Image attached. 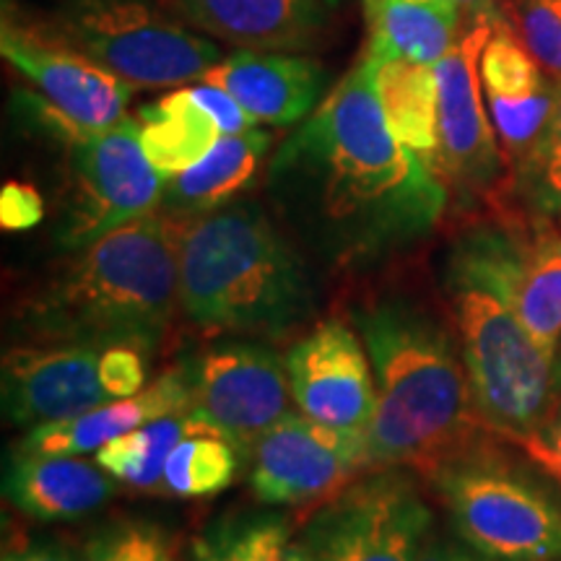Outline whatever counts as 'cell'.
<instances>
[{
  "mask_svg": "<svg viewBox=\"0 0 561 561\" xmlns=\"http://www.w3.org/2000/svg\"><path fill=\"white\" fill-rule=\"evenodd\" d=\"M265 193L294 240L339 271L413 248L450 206L439 174L385 123L367 53L278 146Z\"/></svg>",
  "mask_w": 561,
  "mask_h": 561,
  "instance_id": "1",
  "label": "cell"
},
{
  "mask_svg": "<svg viewBox=\"0 0 561 561\" xmlns=\"http://www.w3.org/2000/svg\"><path fill=\"white\" fill-rule=\"evenodd\" d=\"M351 320L377 385V411L364 432L367 471L405 468L430 479L491 430L476 409L455 331L430 305L385 291L364 299Z\"/></svg>",
  "mask_w": 561,
  "mask_h": 561,
  "instance_id": "2",
  "label": "cell"
},
{
  "mask_svg": "<svg viewBox=\"0 0 561 561\" xmlns=\"http://www.w3.org/2000/svg\"><path fill=\"white\" fill-rule=\"evenodd\" d=\"M525 237L510 224H473L455 237L442 268L476 409L510 442L541 432L561 405L557 356L538 346L517 312Z\"/></svg>",
  "mask_w": 561,
  "mask_h": 561,
  "instance_id": "3",
  "label": "cell"
},
{
  "mask_svg": "<svg viewBox=\"0 0 561 561\" xmlns=\"http://www.w3.org/2000/svg\"><path fill=\"white\" fill-rule=\"evenodd\" d=\"M73 252L21 301V331L32 343H128L151 356L180 305V221L151 210Z\"/></svg>",
  "mask_w": 561,
  "mask_h": 561,
  "instance_id": "4",
  "label": "cell"
},
{
  "mask_svg": "<svg viewBox=\"0 0 561 561\" xmlns=\"http://www.w3.org/2000/svg\"><path fill=\"white\" fill-rule=\"evenodd\" d=\"M180 307L203 333L276 341L312 318L318 294L294 240L240 201L180 221Z\"/></svg>",
  "mask_w": 561,
  "mask_h": 561,
  "instance_id": "5",
  "label": "cell"
},
{
  "mask_svg": "<svg viewBox=\"0 0 561 561\" xmlns=\"http://www.w3.org/2000/svg\"><path fill=\"white\" fill-rule=\"evenodd\" d=\"M13 5L34 30L130 89L187 87L224 60L214 42L187 30L157 0H50L42 11Z\"/></svg>",
  "mask_w": 561,
  "mask_h": 561,
  "instance_id": "6",
  "label": "cell"
},
{
  "mask_svg": "<svg viewBox=\"0 0 561 561\" xmlns=\"http://www.w3.org/2000/svg\"><path fill=\"white\" fill-rule=\"evenodd\" d=\"M455 530L491 561H561V500L494 442L445 460L430 476Z\"/></svg>",
  "mask_w": 561,
  "mask_h": 561,
  "instance_id": "7",
  "label": "cell"
},
{
  "mask_svg": "<svg viewBox=\"0 0 561 561\" xmlns=\"http://www.w3.org/2000/svg\"><path fill=\"white\" fill-rule=\"evenodd\" d=\"M0 53L32 87L19 91L16 110L58 144L107 130L128 117V83L34 30L11 0H3Z\"/></svg>",
  "mask_w": 561,
  "mask_h": 561,
  "instance_id": "8",
  "label": "cell"
},
{
  "mask_svg": "<svg viewBox=\"0 0 561 561\" xmlns=\"http://www.w3.org/2000/svg\"><path fill=\"white\" fill-rule=\"evenodd\" d=\"M68 187L55 240L62 250H81L159 210L164 178L140 146L138 117L66 144Z\"/></svg>",
  "mask_w": 561,
  "mask_h": 561,
  "instance_id": "9",
  "label": "cell"
},
{
  "mask_svg": "<svg viewBox=\"0 0 561 561\" xmlns=\"http://www.w3.org/2000/svg\"><path fill=\"white\" fill-rule=\"evenodd\" d=\"M432 510L405 468L367 471L307 517L301 543L314 561H419Z\"/></svg>",
  "mask_w": 561,
  "mask_h": 561,
  "instance_id": "10",
  "label": "cell"
},
{
  "mask_svg": "<svg viewBox=\"0 0 561 561\" xmlns=\"http://www.w3.org/2000/svg\"><path fill=\"white\" fill-rule=\"evenodd\" d=\"M193 411L252 458L271 426L289 416V375L278 351L261 339L229 335L185 359Z\"/></svg>",
  "mask_w": 561,
  "mask_h": 561,
  "instance_id": "11",
  "label": "cell"
},
{
  "mask_svg": "<svg viewBox=\"0 0 561 561\" xmlns=\"http://www.w3.org/2000/svg\"><path fill=\"white\" fill-rule=\"evenodd\" d=\"M250 489L273 507H318L367 473L364 432L289 413L252 447Z\"/></svg>",
  "mask_w": 561,
  "mask_h": 561,
  "instance_id": "12",
  "label": "cell"
},
{
  "mask_svg": "<svg viewBox=\"0 0 561 561\" xmlns=\"http://www.w3.org/2000/svg\"><path fill=\"white\" fill-rule=\"evenodd\" d=\"M489 24H473L458 45L434 66L439 89V153L437 174L450 198L471 203L491 193L504 172V153L483 102L479 60Z\"/></svg>",
  "mask_w": 561,
  "mask_h": 561,
  "instance_id": "13",
  "label": "cell"
},
{
  "mask_svg": "<svg viewBox=\"0 0 561 561\" xmlns=\"http://www.w3.org/2000/svg\"><path fill=\"white\" fill-rule=\"evenodd\" d=\"M291 401L307 419L367 432L377 411L369 354L343 320H322L286 351Z\"/></svg>",
  "mask_w": 561,
  "mask_h": 561,
  "instance_id": "14",
  "label": "cell"
},
{
  "mask_svg": "<svg viewBox=\"0 0 561 561\" xmlns=\"http://www.w3.org/2000/svg\"><path fill=\"white\" fill-rule=\"evenodd\" d=\"M100 346L26 343L3 356V416L16 430H37L110 403L100 380Z\"/></svg>",
  "mask_w": 561,
  "mask_h": 561,
  "instance_id": "15",
  "label": "cell"
},
{
  "mask_svg": "<svg viewBox=\"0 0 561 561\" xmlns=\"http://www.w3.org/2000/svg\"><path fill=\"white\" fill-rule=\"evenodd\" d=\"M481 91L504 161L517 167L543 136L557 104V83L525 50L510 24L496 26L481 50Z\"/></svg>",
  "mask_w": 561,
  "mask_h": 561,
  "instance_id": "16",
  "label": "cell"
},
{
  "mask_svg": "<svg viewBox=\"0 0 561 561\" xmlns=\"http://www.w3.org/2000/svg\"><path fill=\"white\" fill-rule=\"evenodd\" d=\"M201 81L227 89L255 123L289 128L305 123L325 100L328 70L297 53L240 50Z\"/></svg>",
  "mask_w": 561,
  "mask_h": 561,
  "instance_id": "17",
  "label": "cell"
},
{
  "mask_svg": "<svg viewBox=\"0 0 561 561\" xmlns=\"http://www.w3.org/2000/svg\"><path fill=\"white\" fill-rule=\"evenodd\" d=\"M193 411V388L187 377L185 359L172 364L153 380L149 388L123 401H110L91 409L81 416L55 421V424L37 426L19 439V450L42 455H87L102 450L149 421L174 416V413Z\"/></svg>",
  "mask_w": 561,
  "mask_h": 561,
  "instance_id": "18",
  "label": "cell"
},
{
  "mask_svg": "<svg viewBox=\"0 0 561 561\" xmlns=\"http://www.w3.org/2000/svg\"><path fill=\"white\" fill-rule=\"evenodd\" d=\"M187 24L242 50L301 53L328 24L322 0H172Z\"/></svg>",
  "mask_w": 561,
  "mask_h": 561,
  "instance_id": "19",
  "label": "cell"
},
{
  "mask_svg": "<svg viewBox=\"0 0 561 561\" xmlns=\"http://www.w3.org/2000/svg\"><path fill=\"white\" fill-rule=\"evenodd\" d=\"M117 479L79 455H42L13 447L5 458L3 496L21 515L39 523L79 520L102 510Z\"/></svg>",
  "mask_w": 561,
  "mask_h": 561,
  "instance_id": "20",
  "label": "cell"
},
{
  "mask_svg": "<svg viewBox=\"0 0 561 561\" xmlns=\"http://www.w3.org/2000/svg\"><path fill=\"white\" fill-rule=\"evenodd\" d=\"M271 146L268 130L252 128L240 136H221L198 164L164 180L159 210L187 221L227 206L255 180Z\"/></svg>",
  "mask_w": 561,
  "mask_h": 561,
  "instance_id": "21",
  "label": "cell"
},
{
  "mask_svg": "<svg viewBox=\"0 0 561 561\" xmlns=\"http://www.w3.org/2000/svg\"><path fill=\"white\" fill-rule=\"evenodd\" d=\"M367 16V55L375 60L405 58L437 66L466 32L455 0H369Z\"/></svg>",
  "mask_w": 561,
  "mask_h": 561,
  "instance_id": "22",
  "label": "cell"
},
{
  "mask_svg": "<svg viewBox=\"0 0 561 561\" xmlns=\"http://www.w3.org/2000/svg\"><path fill=\"white\" fill-rule=\"evenodd\" d=\"M375 89L392 136L437 172L439 89L434 66L405 58L375 60Z\"/></svg>",
  "mask_w": 561,
  "mask_h": 561,
  "instance_id": "23",
  "label": "cell"
},
{
  "mask_svg": "<svg viewBox=\"0 0 561 561\" xmlns=\"http://www.w3.org/2000/svg\"><path fill=\"white\" fill-rule=\"evenodd\" d=\"M140 146L161 178L191 170L221 138L214 117L195 102L191 87L170 91L138 112Z\"/></svg>",
  "mask_w": 561,
  "mask_h": 561,
  "instance_id": "24",
  "label": "cell"
},
{
  "mask_svg": "<svg viewBox=\"0 0 561 561\" xmlns=\"http://www.w3.org/2000/svg\"><path fill=\"white\" fill-rule=\"evenodd\" d=\"M206 432L219 430L195 411L174 413V416L149 421V424L104 445L102 450H96V462L125 486L138 491H164V466L170 453L182 439Z\"/></svg>",
  "mask_w": 561,
  "mask_h": 561,
  "instance_id": "25",
  "label": "cell"
},
{
  "mask_svg": "<svg viewBox=\"0 0 561 561\" xmlns=\"http://www.w3.org/2000/svg\"><path fill=\"white\" fill-rule=\"evenodd\" d=\"M517 312L541 348L559 356L561 346V229L546 227L525 237L517 271Z\"/></svg>",
  "mask_w": 561,
  "mask_h": 561,
  "instance_id": "26",
  "label": "cell"
},
{
  "mask_svg": "<svg viewBox=\"0 0 561 561\" xmlns=\"http://www.w3.org/2000/svg\"><path fill=\"white\" fill-rule=\"evenodd\" d=\"M248 460V455L221 432L193 434L167 458L164 491L182 500L214 496L234 483Z\"/></svg>",
  "mask_w": 561,
  "mask_h": 561,
  "instance_id": "27",
  "label": "cell"
},
{
  "mask_svg": "<svg viewBox=\"0 0 561 561\" xmlns=\"http://www.w3.org/2000/svg\"><path fill=\"white\" fill-rule=\"evenodd\" d=\"M515 174L533 214L561 227V83H557V104L543 136L515 167Z\"/></svg>",
  "mask_w": 561,
  "mask_h": 561,
  "instance_id": "28",
  "label": "cell"
},
{
  "mask_svg": "<svg viewBox=\"0 0 561 561\" xmlns=\"http://www.w3.org/2000/svg\"><path fill=\"white\" fill-rule=\"evenodd\" d=\"M81 561H178L172 538L146 520H115L83 543Z\"/></svg>",
  "mask_w": 561,
  "mask_h": 561,
  "instance_id": "29",
  "label": "cell"
},
{
  "mask_svg": "<svg viewBox=\"0 0 561 561\" xmlns=\"http://www.w3.org/2000/svg\"><path fill=\"white\" fill-rule=\"evenodd\" d=\"M512 32L553 83H561V0H515Z\"/></svg>",
  "mask_w": 561,
  "mask_h": 561,
  "instance_id": "30",
  "label": "cell"
},
{
  "mask_svg": "<svg viewBox=\"0 0 561 561\" xmlns=\"http://www.w3.org/2000/svg\"><path fill=\"white\" fill-rule=\"evenodd\" d=\"M229 549L234 561H314L305 543L294 541L289 523L278 515L229 525Z\"/></svg>",
  "mask_w": 561,
  "mask_h": 561,
  "instance_id": "31",
  "label": "cell"
},
{
  "mask_svg": "<svg viewBox=\"0 0 561 561\" xmlns=\"http://www.w3.org/2000/svg\"><path fill=\"white\" fill-rule=\"evenodd\" d=\"M100 380L112 401H123L144 392L149 385V354L128 343L104 346L100 356Z\"/></svg>",
  "mask_w": 561,
  "mask_h": 561,
  "instance_id": "32",
  "label": "cell"
},
{
  "mask_svg": "<svg viewBox=\"0 0 561 561\" xmlns=\"http://www.w3.org/2000/svg\"><path fill=\"white\" fill-rule=\"evenodd\" d=\"M45 219V201L30 182L11 180L0 191V227L5 231H26Z\"/></svg>",
  "mask_w": 561,
  "mask_h": 561,
  "instance_id": "33",
  "label": "cell"
},
{
  "mask_svg": "<svg viewBox=\"0 0 561 561\" xmlns=\"http://www.w3.org/2000/svg\"><path fill=\"white\" fill-rule=\"evenodd\" d=\"M191 94L195 96V102H198L201 107L214 117V123L219 125L221 136H240V133H248L257 125L252 121L250 112L244 110L227 89L201 81L195 83V87H191Z\"/></svg>",
  "mask_w": 561,
  "mask_h": 561,
  "instance_id": "34",
  "label": "cell"
},
{
  "mask_svg": "<svg viewBox=\"0 0 561 561\" xmlns=\"http://www.w3.org/2000/svg\"><path fill=\"white\" fill-rule=\"evenodd\" d=\"M517 445L525 447L536 462H559L561 466V405L549 424L533 437L517 439Z\"/></svg>",
  "mask_w": 561,
  "mask_h": 561,
  "instance_id": "35",
  "label": "cell"
},
{
  "mask_svg": "<svg viewBox=\"0 0 561 561\" xmlns=\"http://www.w3.org/2000/svg\"><path fill=\"white\" fill-rule=\"evenodd\" d=\"M3 561H81V553L60 541H39L24 546V549L5 551Z\"/></svg>",
  "mask_w": 561,
  "mask_h": 561,
  "instance_id": "36",
  "label": "cell"
},
{
  "mask_svg": "<svg viewBox=\"0 0 561 561\" xmlns=\"http://www.w3.org/2000/svg\"><path fill=\"white\" fill-rule=\"evenodd\" d=\"M187 561H234L229 549V525H221L216 533L198 536L191 543Z\"/></svg>",
  "mask_w": 561,
  "mask_h": 561,
  "instance_id": "37",
  "label": "cell"
},
{
  "mask_svg": "<svg viewBox=\"0 0 561 561\" xmlns=\"http://www.w3.org/2000/svg\"><path fill=\"white\" fill-rule=\"evenodd\" d=\"M455 3H458L468 26L489 24L496 30V26L510 24L507 13L502 9V0H455Z\"/></svg>",
  "mask_w": 561,
  "mask_h": 561,
  "instance_id": "38",
  "label": "cell"
},
{
  "mask_svg": "<svg viewBox=\"0 0 561 561\" xmlns=\"http://www.w3.org/2000/svg\"><path fill=\"white\" fill-rule=\"evenodd\" d=\"M419 561H491L471 549L466 541H447V538H437V541L426 543L424 551H421Z\"/></svg>",
  "mask_w": 561,
  "mask_h": 561,
  "instance_id": "39",
  "label": "cell"
},
{
  "mask_svg": "<svg viewBox=\"0 0 561 561\" xmlns=\"http://www.w3.org/2000/svg\"><path fill=\"white\" fill-rule=\"evenodd\" d=\"M541 466L553 476V479L561 481V466H559V462H541Z\"/></svg>",
  "mask_w": 561,
  "mask_h": 561,
  "instance_id": "40",
  "label": "cell"
},
{
  "mask_svg": "<svg viewBox=\"0 0 561 561\" xmlns=\"http://www.w3.org/2000/svg\"><path fill=\"white\" fill-rule=\"evenodd\" d=\"M557 377H559V392H561V351H559V356H557Z\"/></svg>",
  "mask_w": 561,
  "mask_h": 561,
  "instance_id": "41",
  "label": "cell"
},
{
  "mask_svg": "<svg viewBox=\"0 0 561 561\" xmlns=\"http://www.w3.org/2000/svg\"><path fill=\"white\" fill-rule=\"evenodd\" d=\"M364 3H369V0H364Z\"/></svg>",
  "mask_w": 561,
  "mask_h": 561,
  "instance_id": "42",
  "label": "cell"
}]
</instances>
